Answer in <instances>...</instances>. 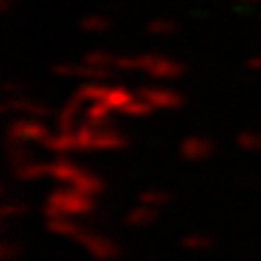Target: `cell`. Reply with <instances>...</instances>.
Segmentation results:
<instances>
[{
	"label": "cell",
	"mask_w": 261,
	"mask_h": 261,
	"mask_svg": "<svg viewBox=\"0 0 261 261\" xmlns=\"http://www.w3.org/2000/svg\"><path fill=\"white\" fill-rule=\"evenodd\" d=\"M213 237L208 232H187L181 237V247L189 252H208L213 247Z\"/></svg>",
	"instance_id": "2e32d148"
},
{
	"label": "cell",
	"mask_w": 261,
	"mask_h": 261,
	"mask_svg": "<svg viewBox=\"0 0 261 261\" xmlns=\"http://www.w3.org/2000/svg\"><path fill=\"white\" fill-rule=\"evenodd\" d=\"M112 114H114V109L107 102H94V104H87L83 121L90 123V126H94V128H102V126H107V123H109Z\"/></svg>",
	"instance_id": "8fae6325"
},
{
	"label": "cell",
	"mask_w": 261,
	"mask_h": 261,
	"mask_svg": "<svg viewBox=\"0 0 261 261\" xmlns=\"http://www.w3.org/2000/svg\"><path fill=\"white\" fill-rule=\"evenodd\" d=\"M109 92V85L102 83H83L75 90V97L83 99L85 104H94V102H104V97Z\"/></svg>",
	"instance_id": "4fadbf2b"
},
{
	"label": "cell",
	"mask_w": 261,
	"mask_h": 261,
	"mask_svg": "<svg viewBox=\"0 0 261 261\" xmlns=\"http://www.w3.org/2000/svg\"><path fill=\"white\" fill-rule=\"evenodd\" d=\"M145 32L152 34V37L167 39V37H174V34H177L179 24L172 17H155V19H150L148 24H145Z\"/></svg>",
	"instance_id": "5bb4252c"
},
{
	"label": "cell",
	"mask_w": 261,
	"mask_h": 261,
	"mask_svg": "<svg viewBox=\"0 0 261 261\" xmlns=\"http://www.w3.org/2000/svg\"><path fill=\"white\" fill-rule=\"evenodd\" d=\"M75 242L83 247L85 252L90 254L92 259L97 261H114L121 256V249H119V244L109 240L107 234L97 232V230H90V227H80V232L75 237Z\"/></svg>",
	"instance_id": "277c9868"
},
{
	"label": "cell",
	"mask_w": 261,
	"mask_h": 261,
	"mask_svg": "<svg viewBox=\"0 0 261 261\" xmlns=\"http://www.w3.org/2000/svg\"><path fill=\"white\" fill-rule=\"evenodd\" d=\"M155 112V107L148 102V99H143L138 92H136V97L130 99L126 107H123V116H130V119H145V116H150V114Z\"/></svg>",
	"instance_id": "e0dca14e"
},
{
	"label": "cell",
	"mask_w": 261,
	"mask_h": 261,
	"mask_svg": "<svg viewBox=\"0 0 261 261\" xmlns=\"http://www.w3.org/2000/svg\"><path fill=\"white\" fill-rule=\"evenodd\" d=\"M19 254H22L19 244L5 242L3 247H0V259H3V261H15V259H19Z\"/></svg>",
	"instance_id": "603a6c76"
},
{
	"label": "cell",
	"mask_w": 261,
	"mask_h": 261,
	"mask_svg": "<svg viewBox=\"0 0 261 261\" xmlns=\"http://www.w3.org/2000/svg\"><path fill=\"white\" fill-rule=\"evenodd\" d=\"M237 148L247 150V152L261 150V133H256V130H242L237 136Z\"/></svg>",
	"instance_id": "44dd1931"
},
{
	"label": "cell",
	"mask_w": 261,
	"mask_h": 261,
	"mask_svg": "<svg viewBox=\"0 0 261 261\" xmlns=\"http://www.w3.org/2000/svg\"><path fill=\"white\" fill-rule=\"evenodd\" d=\"M169 201H172V194L165 191V189H145V191H140V196H138V203L158 208V211L162 205H167Z\"/></svg>",
	"instance_id": "ac0fdd59"
},
{
	"label": "cell",
	"mask_w": 261,
	"mask_h": 261,
	"mask_svg": "<svg viewBox=\"0 0 261 261\" xmlns=\"http://www.w3.org/2000/svg\"><path fill=\"white\" fill-rule=\"evenodd\" d=\"M158 220V208H150V205H136V208H130L126 218H123V223L128 225V227H148Z\"/></svg>",
	"instance_id": "30bf717a"
},
{
	"label": "cell",
	"mask_w": 261,
	"mask_h": 261,
	"mask_svg": "<svg viewBox=\"0 0 261 261\" xmlns=\"http://www.w3.org/2000/svg\"><path fill=\"white\" fill-rule=\"evenodd\" d=\"M12 172H15V177L19 181H39V179L48 177V162H44V160H39V158H32L24 165L15 167Z\"/></svg>",
	"instance_id": "9c48e42d"
},
{
	"label": "cell",
	"mask_w": 261,
	"mask_h": 261,
	"mask_svg": "<svg viewBox=\"0 0 261 261\" xmlns=\"http://www.w3.org/2000/svg\"><path fill=\"white\" fill-rule=\"evenodd\" d=\"M94 211V196L83 194L73 187L56 189L54 194L46 198L44 213L46 218H77V215H90Z\"/></svg>",
	"instance_id": "6da1fadb"
},
{
	"label": "cell",
	"mask_w": 261,
	"mask_h": 261,
	"mask_svg": "<svg viewBox=\"0 0 261 261\" xmlns=\"http://www.w3.org/2000/svg\"><path fill=\"white\" fill-rule=\"evenodd\" d=\"M184 73H187V65L172 56H160V54H143L140 56V75H145V77L172 83V80L184 77Z\"/></svg>",
	"instance_id": "7a4b0ae2"
},
{
	"label": "cell",
	"mask_w": 261,
	"mask_h": 261,
	"mask_svg": "<svg viewBox=\"0 0 261 261\" xmlns=\"http://www.w3.org/2000/svg\"><path fill=\"white\" fill-rule=\"evenodd\" d=\"M136 92H138L143 99H148V102L155 107V112H160V109H179V107L184 104V97H181V94L174 92L172 87H162V85H143Z\"/></svg>",
	"instance_id": "5b68a950"
},
{
	"label": "cell",
	"mask_w": 261,
	"mask_h": 261,
	"mask_svg": "<svg viewBox=\"0 0 261 261\" xmlns=\"http://www.w3.org/2000/svg\"><path fill=\"white\" fill-rule=\"evenodd\" d=\"M5 114L15 116V119L17 116H22V119H46V116H51V109L46 104L27 97V94H17V97H8Z\"/></svg>",
	"instance_id": "8992f818"
},
{
	"label": "cell",
	"mask_w": 261,
	"mask_h": 261,
	"mask_svg": "<svg viewBox=\"0 0 261 261\" xmlns=\"http://www.w3.org/2000/svg\"><path fill=\"white\" fill-rule=\"evenodd\" d=\"M247 68H249L252 73H261V54L247 58Z\"/></svg>",
	"instance_id": "cb8c5ba5"
},
{
	"label": "cell",
	"mask_w": 261,
	"mask_h": 261,
	"mask_svg": "<svg viewBox=\"0 0 261 261\" xmlns=\"http://www.w3.org/2000/svg\"><path fill=\"white\" fill-rule=\"evenodd\" d=\"M128 138L123 136L121 130L102 126V128H94V140H92V150H121L126 148Z\"/></svg>",
	"instance_id": "ba28073f"
},
{
	"label": "cell",
	"mask_w": 261,
	"mask_h": 261,
	"mask_svg": "<svg viewBox=\"0 0 261 261\" xmlns=\"http://www.w3.org/2000/svg\"><path fill=\"white\" fill-rule=\"evenodd\" d=\"M232 3H237V5H259L261 0H232Z\"/></svg>",
	"instance_id": "d4e9b609"
},
{
	"label": "cell",
	"mask_w": 261,
	"mask_h": 261,
	"mask_svg": "<svg viewBox=\"0 0 261 261\" xmlns=\"http://www.w3.org/2000/svg\"><path fill=\"white\" fill-rule=\"evenodd\" d=\"M112 24H114V19L107 17V15H87V17L80 19V29H83V32H87V34L107 32Z\"/></svg>",
	"instance_id": "ffe728a7"
},
{
	"label": "cell",
	"mask_w": 261,
	"mask_h": 261,
	"mask_svg": "<svg viewBox=\"0 0 261 261\" xmlns=\"http://www.w3.org/2000/svg\"><path fill=\"white\" fill-rule=\"evenodd\" d=\"M114 61H116V54H109V51H87L83 56V63L92 65V68H102V70H114Z\"/></svg>",
	"instance_id": "d6986e66"
},
{
	"label": "cell",
	"mask_w": 261,
	"mask_h": 261,
	"mask_svg": "<svg viewBox=\"0 0 261 261\" xmlns=\"http://www.w3.org/2000/svg\"><path fill=\"white\" fill-rule=\"evenodd\" d=\"M12 8V0H3V12H8Z\"/></svg>",
	"instance_id": "484cf974"
},
{
	"label": "cell",
	"mask_w": 261,
	"mask_h": 261,
	"mask_svg": "<svg viewBox=\"0 0 261 261\" xmlns=\"http://www.w3.org/2000/svg\"><path fill=\"white\" fill-rule=\"evenodd\" d=\"M215 143L205 136H187L179 145V155L187 160V162H201V160H208L213 155Z\"/></svg>",
	"instance_id": "52a82bcc"
},
{
	"label": "cell",
	"mask_w": 261,
	"mask_h": 261,
	"mask_svg": "<svg viewBox=\"0 0 261 261\" xmlns=\"http://www.w3.org/2000/svg\"><path fill=\"white\" fill-rule=\"evenodd\" d=\"M48 128L41 119H12L8 128V145H41L48 140Z\"/></svg>",
	"instance_id": "3957f363"
},
{
	"label": "cell",
	"mask_w": 261,
	"mask_h": 261,
	"mask_svg": "<svg viewBox=\"0 0 261 261\" xmlns=\"http://www.w3.org/2000/svg\"><path fill=\"white\" fill-rule=\"evenodd\" d=\"M27 213V205L24 203H5L0 208V215L8 220V218H22V215Z\"/></svg>",
	"instance_id": "7402d4cb"
},
{
	"label": "cell",
	"mask_w": 261,
	"mask_h": 261,
	"mask_svg": "<svg viewBox=\"0 0 261 261\" xmlns=\"http://www.w3.org/2000/svg\"><path fill=\"white\" fill-rule=\"evenodd\" d=\"M46 227H48V232L75 240L83 225H77L73 218H63V215H58V218H46Z\"/></svg>",
	"instance_id": "7c38bea8"
},
{
	"label": "cell",
	"mask_w": 261,
	"mask_h": 261,
	"mask_svg": "<svg viewBox=\"0 0 261 261\" xmlns=\"http://www.w3.org/2000/svg\"><path fill=\"white\" fill-rule=\"evenodd\" d=\"M136 97V92H130V90H126V87H121V85H109V92H107V97H104V102L112 107L114 112H123V107L130 102Z\"/></svg>",
	"instance_id": "9a60e30c"
}]
</instances>
